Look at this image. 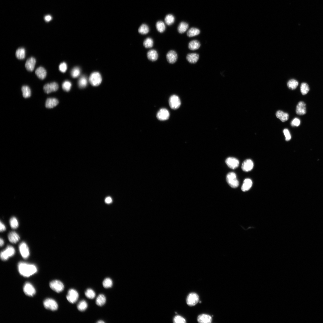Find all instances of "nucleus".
Here are the masks:
<instances>
[{
	"label": "nucleus",
	"instance_id": "obj_1",
	"mask_svg": "<svg viewBox=\"0 0 323 323\" xmlns=\"http://www.w3.org/2000/svg\"><path fill=\"white\" fill-rule=\"evenodd\" d=\"M18 269L21 275L27 277L34 275L37 271V268L34 264L22 262L18 263Z\"/></svg>",
	"mask_w": 323,
	"mask_h": 323
},
{
	"label": "nucleus",
	"instance_id": "obj_2",
	"mask_svg": "<svg viewBox=\"0 0 323 323\" xmlns=\"http://www.w3.org/2000/svg\"><path fill=\"white\" fill-rule=\"evenodd\" d=\"M102 81V78L101 74L97 72L92 73L90 75L89 78V81L91 85L93 86H96L100 85Z\"/></svg>",
	"mask_w": 323,
	"mask_h": 323
},
{
	"label": "nucleus",
	"instance_id": "obj_3",
	"mask_svg": "<svg viewBox=\"0 0 323 323\" xmlns=\"http://www.w3.org/2000/svg\"><path fill=\"white\" fill-rule=\"evenodd\" d=\"M15 252V249L13 247L8 246L5 250L1 252V258L2 260H6L9 258L13 256L14 255Z\"/></svg>",
	"mask_w": 323,
	"mask_h": 323
},
{
	"label": "nucleus",
	"instance_id": "obj_4",
	"mask_svg": "<svg viewBox=\"0 0 323 323\" xmlns=\"http://www.w3.org/2000/svg\"><path fill=\"white\" fill-rule=\"evenodd\" d=\"M226 180L228 184L232 188H236L239 185V182L236 175L233 172H229L227 174Z\"/></svg>",
	"mask_w": 323,
	"mask_h": 323
},
{
	"label": "nucleus",
	"instance_id": "obj_5",
	"mask_svg": "<svg viewBox=\"0 0 323 323\" xmlns=\"http://www.w3.org/2000/svg\"><path fill=\"white\" fill-rule=\"evenodd\" d=\"M199 300V297L198 295L195 292H191L187 296L186 301L188 306H193L197 304Z\"/></svg>",
	"mask_w": 323,
	"mask_h": 323
},
{
	"label": "nucleus",
	"instance_id": "obj_6",
	"mask_svg": "<svg viewBox=\"0 0 323 323\" xmlns=\"http://www.w3.org/2000/svg\"><path fill=\"white\" fill-rule=\"evenodd\" d=\"M43 305L46 309L53 311L57 310L58 308V305L56 301L50 298H47L44 301Z\"/></svg>",
	"mask_w": 323,
	"mask_h": 323
},
{
	"label": "nucleus",
	"instance_id": "obj_7",
	"mask_svg": "<svg viewBox=\"0 0 323 323\" xmlns=\"http://www.w3.org/2000/svg\"><path fill=\"white\" fill-rule=\"evenodd\" d=\"M49 286L51 289L57 293L62 292L64 288L63 283L58 280L52 281L50 282Z\"/></svg>",
	"mask_w": 323,
	"mask_h": 323
},
{
	"label": "nucleus",
	"instance_id": "obj_8",
	"mask_svg": "<svg viewBox=\"0 0 323 323\" xmlns=\"http://www.w3.org/2000/svg\"><path fill=\"white\" fill-rule=\"evenodd\" d=\"M78 298L79 294L77 290L73 289L69 290L66 296V298L70 303L72 304L75 303Z\"/></svg>",
	"mask_w": 323,
	"mask_h": 323
},
{
	"label": "nucleus",
	"instance_id": "obj_9",
	"mask_svg": "<svg viewBox=\"0 0 323 323\" xmlns=\"http://www.w3.org/2000/svg\"><path fill=\"white\" fill-rule=\"evenodd\" d=\"M169 103L170 108L174 109L178 108L181 105V101L179 97L175 95L170 96L169 99Z\"/></svg>",
	"mask_w": 323,
	"mask_h": 323
},
{
	"label": "nucleus",
	"instance_id": "obj_10",
	"mask_svg": "<svg viewBox=\"0 0 323 323\" xmlns=\"http://www.w3.org/2000/svg\"><path fill=\"white\" fill-rule=\"evenodd\" d=\"M59 86L57 83L53 82L48 83L44 85L43 89L45 92L47 94L57 91L58 89Z\"/></svg>",
	"mask_w": 323,
	"mask_h": 323
},
{
	"label": "nucleus",
	"instance_id": "obj_11",
	"mask_svg": "<svg viewBox=\"0 0 323 323\" xmlns=\"http://www.w3.org/2000/svg\"><path fill=\"white\" fill-rule=\"evenodd\" d=\"M23 290L24 293L29 296H33L36 293V290L34 287L30 283L27 282L24 284Z\"/></svg>",
	"mask_w": 323,
	"mask_h": 323
},
{
	"label": "nucleus",
	"instance_id": "obj_12",
	"mask_svg": "<svg viewBox=\"0 0 323 323\" xmlns=\"http://www.w3.org/2000/svg\"><path fill=\"white\" fill-rule=\"evenodd\" d=\"M19 249L20 253L24 259H27L29 256V248L27 244L24 242L21 243L19 245Z\"/></svg>",
	"mask_w": 323,
	"mask_h": 323
},
{
	"label": "nucleus",
	"instance_id": "obj_13",
	"mask_svg": "<svg viewBox=\"0 0 323 323\" xmlns=\"http://www.w3.org/2000/svg\"><path fill=\"white\" fill-rule=\"evenodd\" d=\"M170 116L168 111L165 108L161 109L158 112L156 117L160 121H164L168 119Z\"/></svg>",
	"mask_w": 323,
	"mask_h": 323
},
{
	"label": "nucleus",
	"instance_id": "obj_14",
	"mask_svg": "<svg viewBox=\"0 0 323 323\" xmlns=\"http://www.w3.org/2000/svg\"><path fill=\"white\" fill-rule=\"evenodd\" d=\"M226 163L229 168L234 169L238 166L239 162L237 159L232 157H229L226 159Z\"/></svg>",
	"mask_w": 323,
	"mask_h": 323
},
{
	"label": "nucleus",
	"instance_id": "obj_15",
	"mask_svg": "<svg viewBox=\"0 0 323 323\" xmlns=\"http://www.w3.org/2000/svg\"><path fill=\"white\" fill-rule=\"evenodd\" d=\"M166 57L168 62L171 64L175 63L178 58L176 53L173 50L169 51L166 54Z\"/></svg>",
	"mask_w": 323,
	"mask_h": 323
},
{
	"label": "nucleus",
	"instance_id": "obj_16",
	"mask_svg": "<svg viewBox=\"0 0 323 323\" xmlns=\"http://www.w3.org/2000/svg\"><path fill=\"white\" fill-rule=\"evenodd\" d=\"M253 166L254 164L253 161L251 159H247L243 162L241 168L243 171L248 172L252 169Z\"/></svg>",
	"mask_w": 323,
	"mask_h": 323
},
{
	"label": "nucleus",
	"instance_id": "obj_17",
	"mask_svg": "<svg viewBox=\"0 0 323 323\" xmlns=\"http://www.w3.org/2000/svg\"><path fill=\"white\" fill-rule=\"evenodd\" d=\"M35 58L31 57L27 60L25 65L26 69L28 71H32L34 70L36 64Z\"/></svg>",
	"mask_w": 323,
	"mask_h": 323
},
{
	"label": "nucleus",
	"instance_id": "obj_18",
	"mask_svg": "<svg viewBox=\"0 0 323 323\" xmlns=\"http://www.w3.org/2000/svg\"><path fill=\"white\" fill-rule=\"evenodd\" d=\"M296 112L299 115H303L306 114V104L304 102L300 101L298 103L296 107Z\"/></svg>",
	"mask_w": 323,
	"mask_h": 323
},
{
	"label": "nucleus",
	"instance_id": "obj_19",
	"mask_svg": "<svg viewBox=\"0 0 323 323\" xmlns=\"http://www.w3.org/2000/svg\"><path fill=\"white\" fill-rule=\"evenodd\" d=\"M197 320L198 322L200 323H210L212 321V318L209 315L202 314L198 316Z\"/></svg>",
	"mask_w": 323,
	"mask_h": 323
},
{
	"label": "nucleus",
	"instance_id": "obj_20",
	"mask_svg": "<svg viewBox=\"0 0 323 323\" xmlns=\"http://www.w3.org/2000/svg\"><path fill=\"white\" fill-rule=\"evenodd\" d=\"M59 103L58 100L55 98H49L46 100L45 106L48 108H52L56 106Z\"/></svg>",
	"mask_w": 323,
	"mask_h": 323
},
{
	"label": "nucleus",
	"instance_id": "obj_21",
	"mask_svg": "<svg viewBox=\"0 0 323 323\" xmlns=\"http://www.w3.org/2000/svg\"><path fill=\"white\" fill-rule=\"evenodd\" d=\"M35 73L37 77L41 80L45 79L47 74L46 70L41 66L39 67L36 69Z\"/></svg>",
	"mask_w": 323,
	"mask_h": 323
},
{
	"label": "nucleus",
	"instance_id": "obj_22",
	"mask_svg": "<svg viewBox=\"0 0 323 323\" xmlns=\"http://www.w3.org/2000/svg\"><path fill=\"white\" fill-rule=\"evenodd\" d=\"M147 56L148 59L152 61L157 60L158 57L157 51L154 49L149 50L147 52Z\"/></svg>",
	"mask_w": 323,
	"mask_h": 323
},
{
	"label": "nucleus",
	"instance_id": "obj_23",
	"mask_svg": "<svg viewBox=\"0 0 323 323\" xmlns=\"http://www.w3.org/2000/svg\"><path fill=\"white\" fill-rule=\"evenodd\" d=\"M276 117L281 121L284 122L287 121L289 118L288 114L281 110H278L276 113Z\"/></svg>",
	"mask_w": 323,
	"mask_h": 323
},
{
	"label": "nucleus",
	"instance_id": "obj_24",
	"mask_svg": "<svg viewBox=\"0 0 323 323\" xmlns=\"http://www.w3.org/2000/svg\"><path fill=\"white\" fill-rule=\"evenodd\" d=\"M8 239L9 241L12 243H16L19 240V236L16 232L12 231L8 235Z\"/></svg>",
	"mask_w": 323,
	"mask_h": 323
},
{
	"label": "nucleus",
	"instance_id": "obj_25",
	"mask_svg": "<svg viewBox=\"0 0 323 323\" xmlns=\"http://www.w3.org/2000/svg\"><path fill=\"white\" fill-rule=\"evenodd\" d=\"M252 185V180L250 179L247 178L243 181L241 187V190L243 191H248L251 187Z\"/></svg>",
	"mask_w": 323,
	"mask_h": 323
},
{
	"label": "nucleus",
	"instance_id": "obj_26",
	"mask_svg": "<svg viewBox=\"0 0 323 323\" xmlns=\"http://www.w3.org/2000/svg\"><path fill=\"white\" fill-rule=\"evenodd\" d=\"M187 60L190 63H196L199 59V55L196 53H191L188 54L186 57Z\"/></svg>",
	"mask_w": 323,
	"mask_h": 323
},
{
	"label": "nucleus",
	"instance_id": "obj_27",
	"mask_svg": "<svg viewBox=\"0 0 323 323\" xmlns=\"http://www.w3.org/2000/svg\"><path fill=\"white\" fill-rule=\"evenodd\" d=\"M79 87L83 89L86 87L88 84L87 77L85 75H82L79 78L78 82Z\"/></svg>",
	"mask_w": 323,
	"mask_h": 323
},
{
	"label": "nucleus",
	"instance_id": "obj_28",
	"mask_svg": "<svg viewBox=\"0 0 323 323\" xmlns=\"http://www.w3.org/2000/svg\"><path fill=\"white\" fill-rule=\"evenodd\" d=\"M16 57L19 60L24 59L25 56V51L24 48H20L18 49L15 53Z\"/></svg>",
	"mask_w": 323,
	"mask_h": 323
},
{
	"label": "nucleus",
	"instance_id": "obj_29",
	"mask_svg": "<svg viewBox=\"0 0 323 323\" xmlns=\"http://www.w3.org/2000/svg\"><path fill=\"white\" fill-rule=\"evenodd\" d=\"M106 300L105 296L103 294H100L96 299V303L98 306H102L105 304Z\"/></svg>",
	"mask_w": 323,
	"mask_h": 323
},
{
	"label": "nucleus",
	"instance_id": "obj_30",
	"mask_svg": "<svg viewBox=\"0 0 323 323\" xmlns=\"http://www.w3.org/2000/svg\"><path fill=\"white\" fill-rule=\"evenodd\" d=\"M22 92L23 97L25 98L30 97L31 95V90L29 86H27L24 85L22 88Z\"/></svg>",
	"mask_w": 323,
	"mask_h": 323
},
{
	"label": "nucleus",
	"instance_id": "obj_31",
	"mask_svg": "<svg viewBox=\"0 0 323 323\" xmlns=\"http://www.w3.org/2000/svg\"><path fill=\"white\" fill-rule=\"evenodd\" d=\"M200 46L199 42L197 40H193L191 41L188 44L189 48L192 50L198 49Z\"/></svg>",
	"mask_w": 323,
	"mask_h": 323
},
{
	"label": "nucleus",
	"instance_id": "obj_32",
	"mask_svg": "<svg viewBox=\"0 0 323 323\" xmlns=\"http://www.w3.org/2000/svg\"><path fill=\"white\" fill-rule=\"evenodd\" d=\"M188 28V25L184 22H182L179 24L178 27V31L180 33H182L185 32Z\"/></svg>",
	"mask_w": 323,
	"mask_h": 323
},
{
	"label": "nucleus",
	"instance_id": "obj_33",
	"mask_svg": "<svg viewBox=\"0 0 323 323\" xmlns=\"http://www.w3.org/2000/svg\"><path fill=\"white\" fill-rule=\"evenodd\" d=\"M77 308L80 311H83L86 310L88 307L87 302L84 300L80 301L77 305Z\"/></svg>",
	"mask_w": 323,
	"mask_h": 323
},
{
	"label": "nucleus",
	"instance_id": "obj_34",
	"mask_svg": "<svg viewBox=\"0 0 323 323\" xmlns=\"http://www.w3.org/2000/svg\"><path fill=\"white\" fill-rule=\"evenodd\" d=\"M200 33V31L197 28H190L187 33V35L189 37H192L198 35Z\"/></svg>",
	"mask_w": 323,
	"mask_h": 323
},
{
	"label": "nucleus",
	"instance_id": "obj_35",
	"mask_svg": "<svg viewBox=\"0 0 323 323\" xmlns=\"http://www.w3.org/2000/svg\"><path fill=\"white\" fill-rule=\"evenodd\" d=\"M156 26L157 31L160 33H162L165 30V25L162 21H158L156 24Z\"/></svg>",
	"mask_w": 323,
	"mask_h": 323
},
{
	"label": "nucleus",
	"instance_id": "obj_36",
	"mask_svg": "<svg viewBox=\"0 0 323 323\" xmlns=\"http://www.w3.org/2000/svg\"><path fill=\"white\" fill-rule=\"evenodd\" d=\"M149 31L148 26L146 24H142L139 28L138 32L142 34H145L147 33Z\"/></svg>",
	"mask_w": 323,
	"mask_h": 323
},
{
	"label": "nucleus",
	"instance_id": "obj_37",
	"mask_svg": "<svg viewBox=\"0 0 323 323\" xmlns=\"http://www.w3.org/2000/svg\"><path fill=\"white\" fill-rule=\"evenodd\" d=\"M298 84V82L296 80L293 79L290 80L287 83L288 87L292 90L295 89Z\"/></svg>",
	"mask_w": 323,
	"mask_h": 323
},
{
	"label": "nucleus",
	"instance_id": "obj_38",
	"mask_svg": "<svg viewBox=\"0 0 323 323\" xmlns=\"http://www.w3.org/2000/svg\"><path fill=\"white\" fill-rule=\"evenodd\" d=\"M143 44L145 48H151L153 46V41L151 38L147 37L144 40Z\"/></svg>",
	"mask_w": 323,
	"mask_h": 323
},
{
	"label": "nucleus",
	"instance_id": "obj_39",
	"mask_svg": "<svg viewBox=\"0 0 323 323\" xmlns=\"http://www.w3.org/2000/svg\"><path fill=\"white\" fill-rule=\"evenodd\" d=\"M81 72L80 68L78 67L74 68L71 70V74L72 77L74 78H77L78 77Z\"/></svg>",
	"mask_w": 323,
	"mask_h": 323
},
{
	"label": "nucleus",
	"instance_id": "obj_40",
	"mask_svg": "<svg viewBox=\"0 0 323 323\" xmlns=\"http://www.w3.org/2000/svg\"><path fill=\"white\" fill-rule=\"evenodd\" d=\"M164 21L166 24L170 25H172L174 22L175 18L172 15L169 14L166 16L164 19Z\"/></svg>",
	"mask_w": 323,
	"mask_h": 323
},
{
	"label": "nucleus",
	"instance_id": "obj_41",
	"mask_svg": "<svg viewBox=\"0 0 323 323\" xmlns=\"http://www.w3.org/2000/svg\"><path fill=\"white\" fill-rule=\"evenodd\" d=\"M310 88L307 84L305 83H302L300 86V90L303 95H306L309 91Z\"/></svg>",
	"mask_w": 323,
	"mask_h": 323
},
{
	"label": "nucleus",
	"instance_id": "obj_42",
	"mask_svg": "<svg viewBox=\"0 0 323 323\" xmlns=\"http://www.w3.org/2000/svg\"><path fill=\"white\" fill-rule=\"evenodd\" d=\"M112 284L113 282L112 280L109 278H105L103 282V287L106 288L111 287Z\"/></svg>",
	"mask_w": 323,
	"mask_h": 323
},
{
	"label": "nucleus",
	"instance_id": "obj_43",
	"mask_svg": "<svg viewBox=\"0 0 323 323\" xmlns=\"http://www.w3.org/2000/svg\"><path fill=\"white\" fill-rule=\"evenodd\" d=\"M86 296L88 298L93 299L95 296V292L92 289L89 288L87 289L85 293Z\"/></svg>",
	"mask_w": 323,
	"mask_h": 323
},
{
	"label": "nucleus",
	"instance_id": "obj_44",
	"mask_svg": "<svg viewBox=\"0 0 323 323\" xmlns=\"http://www.w3.org/2000/svg\"><path fill=\"white\" fill-rule=\"evenodd\" d=\"M71 83L70 81L65 80L63 83L62 88L64 91L68 92L71 89Z\"/></svg>",
	"mask_w": 323,
	"mask_h": 323
},
{
	"label": "nucleus",
	"instance_id": "obj_45",
	"mask_svg": "<svg viewBox=\"0 0 323 323\" xmlns=\"http://www.w3.org/2000/svg\"><path fill=\"white\" fill-rule=\"evenodd\" d=\"M10 223L11 228L13 229L17 228L19 226L17 220L15 217H11L10 220Z\"/></svg>",
	"mask_w": 323,
	"mask_h": 323
},
{
	"label": "nucleus",
	"instance_id": "obj_46",
	"mask_svg": "<svg viewBox=\"0 0 323 323\" xmlns=\"http://www.w3.org/2000/svg\"><path fill=\"white\" fill-rule=\"evenodd\" d=\"M173 321L175 323H185L186 322L185 319L183 317L179 315L174 317Z\"/></svg>",
	"mask_w": 323,
	"mask_h": 323
},
{
	"label": "nucleus",
	"instance_id": "obj_47",
	"mask_svg": "<svg viewBox=\"0 0 323 323\" xmlns=\"http://www.w3.org/2000/svg\"><path fill=\"white\" fill-rule=\"evenodd\" d=\"M59 70L61 72L63 73L65 72L67 68V64L64 62L61 63L59 65Z\"/></svg>",
	"mask_w": 323,
	"mask_h": 323
},
{
	"label": "nucleus",
	"instance_id": "obj_48",
	"mask_svg": "<svg viewBox=\"0 0 323 323\" xmlns=\"http://www.w3.org/2000/svg\"><path fill=\"white\" fill-rule=\"evenodd\" d=\"M285 137V140L287 141L290 140L291 138L290 132L287 129H285L283 131Z\"/></svg>",
	"mask_w": 323,
	"mask_h": 323
},
{
	"label": "nucleus",
	"instance_id": "obj_49",
	"mask_svg": "<svg viewBox=\"0 0 323 323\" xmlns=\"http://www.w3.org/2000/svg\"><path fill=\"white\" fill-rule=\"evenodd\" d=\"M300 124V119L297 118H294L292 121L291 124L292 126L294 127H298L299 125Z\"/></svg>",
	"mask_w": 323,
	"mask_h": 323
},
{
	"label": "nucleus",
	"instance_id": "obj_50",
	"mask_svg": "<svg viewBox=\"0 0 323 323\" xmlns=\"http://www.w3.org/2000/svg\"><path fill=\"white\" fill-rule=\"evenodd\" d=\"M0 230L1 232L3 231L6 230V228L4 225L1 221H0Z\"/></svg>",
	"mask_w": 323,
	"mask_h": 323
},
{
	"label": "nucleus",
	"instance_id": "obj_51",
	"mask_svg": "<svg viewBox=\"0 0 323 323\" xmlns=\"http://www.w3.org/2000/svg\"><path fill=\"white\" fill-rule=\"evenodd\" d=\"M112 202V199L111 197L108 196L105 199V202L108 204Z\"/></svg>",
	"mask_w": 323,
	"mask_h": 323
},
{
	"label": "nucleus",
	"instance_id": "obj_52",
	"mask_svg": "<svg viewBox=\"0 0 323 323\" xmlns=\"http://www.w3.org/2000/svg\"><path fill=\"white\" fill-rule=\"evenodd\" d=\"M45 19L47 22L49 21L51 19V17L49 15H47L45 17Z\"/></svg>",
	"mask_w": 323,
	"mask_h": 323
},
{
	"label": "nucleus",
	"instance_id": "obj_53",
	"mask_svg": "<svg viewBox=\"0 0 323 323\" xmlns=\"http://www.w3.org/2000/svg\"><path fill=\"white\" fill-rule=\"evenodd\" d=\"M4 244V241L3 239L1 238L0 239V245L1 246H3Z\"/></svg>",
	"mask_w": 323,
	"mask_h": 323
},
{
	"label": "nucleus",
	"instance_id": "obj_54",
	"mask_svg": "<svg viewBox=\"0 0 323 323\" xmlns=\"http://www.w3.org/2000/svg\"><path fill=\"white\" fill-rule=\"evenodd\" d=\"M97 323H104L105 322L102 320H100L97 322Z\"/></svg>",
	"mask_w": 323,
	"mask_h": 323
}]
</instances>
